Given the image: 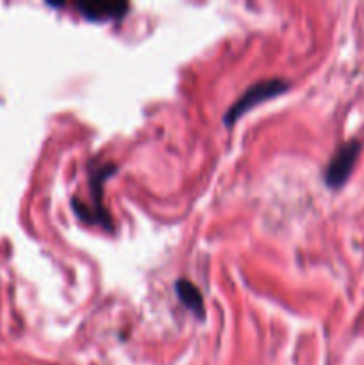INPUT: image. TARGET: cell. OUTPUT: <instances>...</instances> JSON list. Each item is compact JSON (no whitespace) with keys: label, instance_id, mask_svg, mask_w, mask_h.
<instances>
[{"label":"cell","instance_id":"obj_5","mask_svg":"<svg viewBox=\"0 0 364 365\" xmlns=\"http://www.w3.org/2000/svg\"><path fill=\"white\" fill-rule=\"evenodd\" d=\"M175 291H177L178 299H181L182 305L188 307L193 314H196L198 317H203V298H202V292L198 291L193 282L189 280H177L175 284Z\"/></svg>","mask_w":364,"mask_h":365},{"label":"cell","instance_id":"obj_2","mask_svg":"<svg viewBox=\"0 0 364 365\" xmlns=\"http://www.w3.org/2000/svg\"><path fill=\"white\" fill-rule=\"evenodd\" d=\"M289 86V82L282 81V78H266V81H259L256 84L250 86L241 96L234 102V106L227 110L225 114V123L232 125L238 118H241L246 110H250L252 107L259 106L261 102L268 98H273V96L280 95L282 91H285Z\"/></svg>","mask_w":364,"mask_h":365},{"label":"cell","instance_id":"obj_1","mask_svg":"<svg viewBox=\"0 0 364 365\" xmlns=\"http://www.w3.org/2000/svg\"><path fill=\"white\" fill-rule=\"evenodd\" d=\"M114 173V164L106 163V164H96L91 171H89V187H91L93 195V205L91 207H82L79 203L74 202V209L86 223H96L106 227L107 230H111V220L109 214L106 212V209L102 207V184L109 175Z\"/></svg>","mask_w":364,"mask_h":365},{"label":"cell","instance_id":"obj_4","mask_svg":"<svg viewBox=\"0 0 364 365\" xmlns=\"http://www.w3.org/2000/svg\"><path fill=\"white\" fill-rule=\"evenodd\" d=\"M79 13L93 21H106L121 18L128 9L127 2H79L75 4Z\"/></svg>","mask_w":364,"mask_h":365},{"label":"cell","instance_id":"obj_3","mask_svg":"<svg viewBox=\"0 0 364 365\" xmlns=\"http://www.w3.org/2000/svg\"><path fill=\"white\" fill-rule=\"evenodd\" d=\"M360 152L359 141H348L338 148V152L332 155L327 170H325V182L330 189H339L352 175L353 166L357 163V157Z\"/></svg>","mask_w":364,"mask_h":365}]
</instances>
